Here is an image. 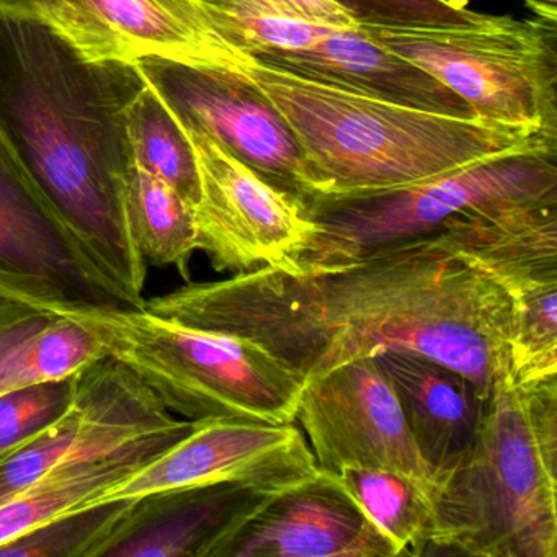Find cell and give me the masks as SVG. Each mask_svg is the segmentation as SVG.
Listing matches in <instances>:
<instances>
[{
    "label": "cell",
    "mask_w": 557,
    "mask_h": 557,
    "mask_svg": "<svg viewBox=\"0 0 557 557\" xmlns=\"http://www.w3.org/2000/svg\"><path fill=\"white\" fill-rule=\"evenodd\" d=\"M76 377L0 393V458L70 412L76 400Z\"/></svg>",
    "instance_id": "cell-27"
},
{
    "label": "cell",
    "mask_w": 557,
    "mask_h": 557,
    "mask_svg": "<svg viewBox=\"0 0 557 557\" xmlns=\"http://www.w3.org/2000/svg\"><path fill=\"white\" fill-rule=\"evenodd\" d=\"M544 203H557V141L403 187L311 195L302 205L314 234L299 267L355 262L433 236L465 214Z\"/></svg>",
    "instance_id": "cell-6"
},
{
    "label": "cell",
    "mask_w": 557,
    "mask_h": 557,
    "mask_svg": "<svg viewBox=\"0 0 557 557\" xmlns=\"http://www.w3.org/2000/svg\"><path fill=\"white\" fill-rule=\"evenodd\" d=\"M149 87L182 125L220 143L273 187L305 200V164L292 129L269 97L237 70L136 61Z\"/></svg>",
    "instance_id": "cell-11"
},
{
    "label": "cell",
    "mask_w": 557,
    "mask_h": 557,
    "mask_svg": "<svg viewBox=\"0 0 557 557\" xmlns=\"http://www.w3.org/2000/svg\"><path fill=\"white\" fill-rule=\"evenodd\" d=\"M146 86L136 63L87 60L37 15L0 8V136L141 309L148 263L126 216L125 112Z\"/></svg>",
    "instance_id": "cell-2"
},
{
    "label": "cell",
    "mask_w": 557,
    "mask_h": 557,
    "mask_svg": "<svg viewBox=\"0 0 557 557\" xmlns=\"http://www.w3.org/2000/svg\"><path fill=\"white\" fill-rule=\"evenodd\" d=\"M358 27L432 28L474 25L487 15L462 0H335Z\"/></svg>",
    "instance_id": "cell-28"
},
{
    "label": "cell",
    "mask_w": 557,
    "mask_h": 557,
    "mask_svg": "<svg viewBox=\"0 0 557 557\" xmlns=\"http://www.w3.org/2000/svg\"><path fill=\"white\" fill-rule=\"evenodd\" d=\"M125 132L132 164L168 182L191 207H197L200 177L194 148L174 113L152 87L146 86L129 103Z\"/></svg>",
    "instance_id": "cell-23"
},
{
    "label": "cell",
    "mask_w": 557,
    "mask_h": 557,
    "mask_svg": "<svg viewBox=\"0 0 557 557\" xmlns=\"http://www.w3.org/2000/svg\"><path fill=\"white\" fill-rule=\"evenodd\" d=\"M0 292L53 312L141 309L103 272L2 136Z\"/></svg>",
    "instance_id": "cell-8"
},
{
    "label": "cell",
    "mask_w": 557,
    "mask_h": 557,
    "mask_svg": "<svg viewBox=\"0 0 557 557\" xmlns=\"http://www.w3.org/2000/svg\"><path fill=\"white\" fill-rule=\"evenodd\" d=\"M508 296L513 306L511 377L520 384L557 377V282L537 283Z\"/></svg>",
    "instance_id": "cell-26"
},
{
    "label": "cell",
    "mask_w": 557,
    "mask_h": 557,
    "mask_svg": "<svg viewBox=\"0 0 557 557\" xmlns=\"http://www.w3.org/2000/svg\"><path fill=\"white\" fill-rule=\"evenodd\" d=\"M37 15L90 61L164 60L234 70L243 60L200 0H30Z\"/></svg>",
    "instance_id": "cell-12"
},
{
    "label": "cell",
    "mask_w": 557,
    "mask_h": 557,
    "mask_svg": "<svg viewBox=\"0 0 557 557\" xmlns=\"http://www.w3.org/2000/svg\"><path fill=\"white\" fill-rule=\"evenodd\" d=\"M335 475L368 520L393 543L397 556L426 553L433 524L429 492L389 469L348 468Z\"/></svg>",
    "instance_id": "cell-22"
},
{
    "label": "cell",
    "mask_w": 557,
    "mask_h": 557,
    "mask_svg": "<svg viewBox=\"0 0 557 557\" xmlns=\"http://www.w3.org/2000/svg\"><path fill=\"white\" fill-rule=\"evenodd\" d=\"M376 360L436 485L471 451L488 397L465 374L416 351H384Z\"/></svg>",
    "instance_id": "cell-18"
},
{
    "label": "cell",
    "mask_w": 557,
    "mask_h": 557,
    "mask_svg": "<svg viewBox=\"0 0 557 557\" xmlns=\"http://www.w3.org/2000/svg\"><path fill=\"white\" fill-rule=\"evenodd\" d=\"M107 357L109 351L90 329L58 312L0 364V393L70 380Z\"/></svg>",
    "instance_id": "cell-24"
},
{
    "label": "cell",
    "mask_w": 557,
    "mask_h": 557,
    "mask_svg": "<svg viewBox=\"0 0 557 557\" xmlns=\"http://www.w3.org/2000/svg\"><path fill=\"white\" fill-rule=\"evenodd\" d=\"M125 208L146 263L175 267L190 283V260L197 250L195 208L168 182L135 164L125 178Z\"/></svg>",
    "instance_id": "cell-21"
},
{
    "label": "cell",
    "mask_w": 557,
    "mask_h": 557,
    "mask_svg": "<svg viewBox=\"0 0 557 557\" xmlns=\"http://www.w3.org/2000/svg\"><path fill=\"white\" fill-rule=\"evenodd\" d=\"M30 0H0V8L12 9V11H25Z\"/></svg>",
    "instance_id": "cell-32"
},
{
    "label": "cell",
    "mask_w": 557,
    "mask_h": 557,
    "mask_svg": "<svg viewBox=\"0 0 557 557\" xmlns=\"http://www.w3.org/2000/svg\"><path fill=\"white\" fill-rule=\"evenodd\" d=\"M211 8L293 18L338 28H357L355 18L335 0H201Z\"/></svg>",
    "instance_id": "cell-29"
},
{
    "label": "cell",
    "mask_w": 557,
    "mask_h": 557,
    "mask_svg": "<svg viewBox=\"0 0 557 557\" xmlns=\"http://www.w3.org/2000/svg\"><path fill=\"white\" fill-rule=\"evenodd\" d=\"M296 420L319 469L380 468L412 479L432 500L435 479L410 435L403 407L376 357L360 358L305 381Z\"/></svg>",
    "instance_id": "cell-10"
},
{
    "label": "cell",
    "mask_w": 557,
    "mask_h": 557,
    "mask_svg": "<svg viewBox=\"0 0 557 557\" xmlns=\"http://www.w3.org/2000/svg\"><path fill=\"white\" fill-rule=\"evenodd\" d=\"M194 425L191 420L178 419L168 429L129 440L112 451L71 459L53 469L0 504V546L54 517L106 497L113 487L181 442Z\"/></svg>",
    "instance_id": "cell-19"
},
{
    "label": "cell",
    "mask_w": 557,
    "mask_h": 557,
    "mask_svg": "<svg viewBox=\"0 0 557 557\" xmlns=\"http://www.w3.org/2000/svg\"><path fill=\"white\" fill-rule=\"evenodd\" d=\"M276 494L263 485L218 482L141 495L94 557H211Z\"/></svg>",
    "instance_id": "cell-16"
},
{
    "label": "cell",
    "mask_w": 557,
    "mask_h": 557,
    "mask_svg": "<svg viewBox=\"0 0 557 557\" xmlns=\"http://www.w3.org/2000/svg\"><path fill=\"white\" fill-rule=\"evenodd\" d=\"M181 126L200 177L197 250L216 272L234 275L262 267L298 269L314 234L302 201L273 187L207 133Z\"/></svg>",
    "instance_id": "cell-9"
},
{
    "label": "cell",
    "mask_w": 557,
    "mask_h": 557,
    "mask_svg": "<svg viewBox=\"0 0 557 557\" xmlns=\"http://www.w3.org/2000/svg\"><path fill=\"white\" fill-rule=\"evenodd\" d=\"M433 237L495 276L508 295L557 282V203L465 214Z\"/></svg>",
    "instance_id": "cell-20"
},
{
    "label": "cell",
    "mask_w": 557,
    "mask_h": 557,
    "mask_svg": "<svg viewBox=\"0 0 557 557\" xmlns=\"http://www.w3.org/2000/svg\"><path fill=\"white\" fill-rule=\"evenodd\" d=\"M211 557H397L337 475L318 474L273 495Z\"/></svg>",
    "instance_id": "cell-15"
},
{
    "label": "cell",
    "mask_w": 557,
    "mask_h": 557,
    "mask_svg": "<svg viewBox=\"0 0 557 557\" xmlns=\"http://www.w3.org/2000/svg\"><path fill=\"white\" fill-rule=\"evenodd\" d=\"M94 332L169 412L191 422L295 423L305 381L250 342L187 327L143 309L63 311Z\"/></svg>",
    "instance_id": "cell-5"
},
{
    "label": "cell",
    "mask_w": 557,
    "mask_h": 557,
    "mask_svg": "<svg viewBox=\"0 0 557 557\" xmlns=\"http://www.w3.org/2000/svg\"><path fill=\"white\" fill-rule=\"evenodd\" d=\"M177 422L133 371L103 358L77 374L76 400L63 419L0 458V504L71 459L103 455Z\"/></svg>",
    "instance_id": "cell-13"
},
{
    "label": "cell",
    "mask_w": 557,
    "mask_h": 557,
    "mask_svg": "<svg viewBox=\"0 0 557 557\" xmlns=\"http://www.w3.org/2000/svg\"><path fill=\"white\" fill-rule=\"evenodd\" d=\"M58 312L37 308L0 292V364L35 332L50 324Z\"/></svg>",
    "instance_id": "cell-30"
},
{
    "label": "cell",
    "mask_w": 557,
    "mask_h": 557,
    "mask_svg": "<svg viewBox=\"0 0 557 557\" xmlns=\"http://www.w3.org/2000/svg\"><path fill=\"white\" fill-rule=\"evenodd\" d=\"M433 553L557 557V377L494 384L466 458L433 488Z\"/></svg>",
    "instance_id": "cell-4"
},
{
    "label": "cell",
    "mask_w": 557,
    "mask_h": 557,
    "mask_svg": "<svg viewBox=\"0 0 557 557\" xmlns=\"http://www.w3.org/2000/svg\"><path fill=\"white\" fill-rule=\"evenodd\" d=\"M358 28L438 79L479 119L557 135V21L487 15L456 27Z\"/></svg>",
    "instance_id": "cell-7"
},
{
    "label": "cell",
    "mask_w": 557,
    "mask_h": 557,
    "mask_svg": "<svg viewBox=\"0 0 557 557\" xmlns=\"http://www.w3.org/2000/svg\"><path fill=\"white\" fill-rule=\"evenodd\" d=\"M145 309L250 342L302 381L391 350L448 364L484 399L510 373L507 289L433 236L341 265L262 267L187 283L146 299Z\"/></svg>",
    "instance_id": "cell-1"
},
{
    "label": "cell",
    "mask_w": 557,
    "mask_h": 557,
    "mask_svg": "<svg viewBox=\"0 0 557 557\" xmlns=\"http://www.w3.org/2000/svg\"><path fill=\"white\" fill-rule=\"evenodd\" d=\"M524 4L540 17L557 21V0H524Z\"/></svg>",
    "instance_id": "cell-31"
},
{
    "label": "cell",
    "mask_w": 557,
    "mask_h": 557,
    "mask_svg": "<svg viewBox=\"0 0 557 557\" xmlns=\"http://www.w3.org/2000/svg\"><path fill=\"white\" fill-rule=\"evenodd\" d=\"M318 472L314 453L295 423L201 420L100 500L218 482H247L282 492Z\"/></svg>",
    "instance_id": "cell-14"
},
{
    "label": "cell",
    "mask_w": 557,
    "mask_h": 557,
    "mask_svg": "<svg viewBox=\"0 0 557 557\" xmlns=\"http://www.w3.org/2000/svg\"><path fill=\"white\" fill-rule=\"evenodd\" d=\"M234 70L269 97L292 129L308 197L403 187L492 156L557 141V135L528 126L358 96L244 57Z\"/></svg>",
    "instance_id": "cell-3"
},
{
    "label": "cell",
    "mask_w": 557,
    "mask_h": 557,
    "mask_svg": "<svg viewBox=\"0 0 557 557\" xmlns=\"http://www.w3.org/2000/svg\"><path fill=\"white\" fill-rule=\"evenodd\" d=\"M136 498H107L74 508L2 544L0 557H94Z\"/></svg>",
    "instance_id": "cell-25"
},
{
    "label": "cell",
    "mask_w": 557,
    "mask_h": 557,
    "mask_svg": "<svg viewBox=\"0 0 557 557\" xmlns=\"http://www.w3.org/2000/svg\"><path fill=\"white\" fill-rule=\"evenodd\" d=\"M244 58L358 96L442 115L475 116L438 79L391 53L358 27L334 28L308 47L257 51Z\"/></svg>",
    "instance_id": "cell-17"
}]
</instances>
